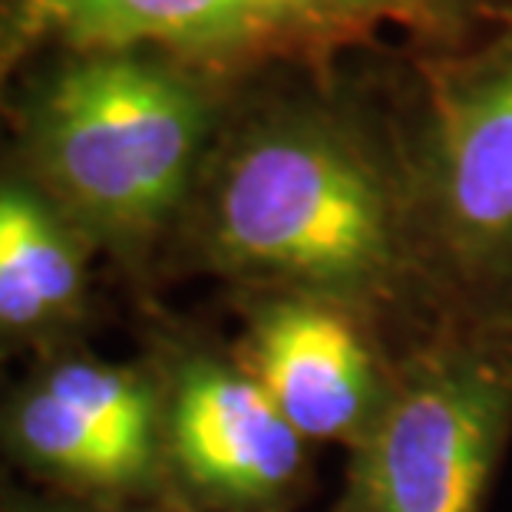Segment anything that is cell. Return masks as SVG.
<instances>
[{"label": "cell", "mask_w": 512, "mask_h": 512, "mask_svg": "<svg viewBox=\"0 0 512 512\" xmlns=\"http://www.w3.org/2000/svg\"><path fill=\"white\" fill-rule=\"evenodd\" d=\"M40 387L152 463L156 403L139 377L100 364H63Z\"/></svg>", "instance_id": "obj_10"}, {"label": "cell", "mask_w": 512, "mask_h": 512, "mask_svg": "<svg viewBox=\"0 0 512 512\" xmlns=\"http://www.w3.org/2000/svg\"><path fill=\"white\" fill-rule=\"evenodd\" d=\"M252 377L304 440L364 437L380 410L367 347L351 321L314 298L261 314Z\"/></svg>", "instance_id": "obj_7"}, {"label": "cell", "mask_w": 512, "mask_h": 512, "mask_svg": "<svg viewBox=\"0 0 512 512\" xmlns=\"http://www.w3.org/2000/svg\"><path fill=\"white\" fill-rule=\"evenodd\" d=\"M512 407V370L483 347L433 354L364 433L354 512H479Z\"/></svg>", "instance_id": "obj_3"}, {"label": "cell", "mask_w": 512, "mask_h": 512, "mask_svg": "<svg viewBox=\"0 0 512 512\" xmlns=\"http://www.w3.org/2000/svg\"><path fill=\"white\" fill-rule=\"evenodd\" d=\"M179 466L205 493L228 503H265L291 486L304 437L252 374L195 364L172 403Z\"/></svg>", "instance_id": "obj_6"}, {"label": "cell", "mask_w": 512, "mask_h": 512, "mask_svg": "<svg viewBox=\"0 0 512 512\" xmlns=\"http://www.w3.org/2000/svg\"><path fill=\"white\" fill-rule=\"evenodd\" d=\"M43 24L90 50L156 47L225 57L440 17L450 0H30Z\"/></svg>", "instance_id": "obj_4"}, {"label": "cell", "mask_w": 512, "mask_h": 512, "mask_svg": "<svg viewBox=\"0 0 512 512\" xmlns=\"http://www.w3.org/2000/svg\"><path fill=\"white\" fill-rule=\"evenodd\" d=\"M80 281V255L57 212L20 185H0V328L57 318L76 301Z\"/></svg>", "instance_id": "obj_8"}, {"label": "cell", "mask_w": 512, "mask_h": 512, "mask_svg": "<svg viewBox=\"0 0 512 512\" xmlns=\"http://www.w3.org/2000/svg\"><path fill=\"white\" fill-rule=\"evenodd\" d=\"M205 245L219 265L354 298L397 265V205L377 162L321 116H275L225 152L205 195Z\"/></svg>", "instance_id": "obj_1"}, {"label": "cell", "mask_w": 512, "mask_h": 512, "mask_svg": "<svg viewBox=\"0 0 512 512\" xmlns=\"http://www.w3.org/2000/svg\"><path fill=\"white\" fill-rule=\"evenodd\" d=\"M430 172L453 252L476 268H512V30L443 93Z\"/></svg>", "instance_id": "obj_5"}, {"label": "cell", "mask_w": 512, "mask_h": 512, "mask_svg": "<svg viewBox=\"0 0 512 512\" xmlns=\"http://www.w3.org/2000/svg\"><path fill=\"white\" fill-rule=\"evenodd\" d=\"M205 133L209 106L189 76L133 50H96L40 93L30 149L73 219L143 238L185 202Z\"/></svg>", "instance_id": "obj_2"}, {"label": "cell", "mask_w": 512, "mask_h": 512, "mask_svg": "<svg viewBox=\"0 0 512 512\" xmlns=\"http://www.w3.org/2000/svg\"><path fill=\"white\" fill-rule=\"evenodd\" d=\"M14 440L43 470L86 486H123L149 470V460L126 450L43 387L17 403Z\"/></svg>", "instance_id": "obj_9"}]
</instances>
